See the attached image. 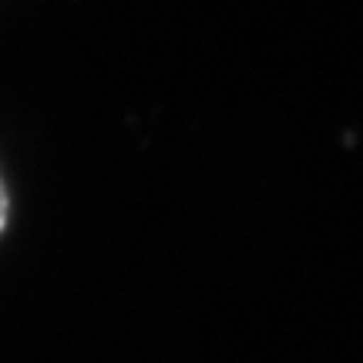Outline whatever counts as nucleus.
<instances>
[{
    "mask_svg": "<svg viewBox=\"0 0 363 363\" xmlns=\"http://www.w3.org/2000/svg\"><path fill=\"white\" fill-rule=\"evenodd\" d=\"M7 225V192H4V182H0V233Z\"/></svg>",
    "mask_w": 363,
    "mask_h": 363,
    "instance_id": "nucleus-1",
    "label": "nucleus"
}]
</instances>
